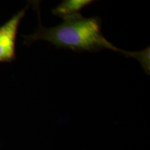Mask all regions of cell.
I'll return each mask as SVG.
<instances>
[{
    "mask_svg": "<svg viewBox=\"0 0 150 150\" xmlns=\"http://www.w3.org/2000/svg\"><path fill=\"white\" fill-rule=\"evenodd\" d=\"M26 8L19 11L0 27V63L16 59V42L19 26L25 16Z\"/></svg>",
    "mask_w": 150,
    "mask_h": 150,
    "instance_id": "7a4b0ae2",
    "label": "cell"
},
{
    "mask_svg": "<svg viewBox=\"0 0 150 150\" xmlns=\"http://www.w3.org/2000/svg\"><path fill=\"white\" fill-rule=\"evenodd\" d=\"M93 2L91 0H65L52 10V13L64 20L81 14L82 9Z\"/></svg>",
    "mask_w": 150,
    "mask_h": 150,
    "instance_id": "3957f363",
    "label": "cell"
},
{
    "mask_svg": "<svg viewBox=\"0 0 150 150\" xmlns=\"http://www.w3.org/2000/svg\"><path fill=\"white\" fill-rule=\"evenodd\" d=\"M39 25L33 34L24 36V43L31 45L38 40H45L56 48L68 49L74 52L88 51L96 52L104 49L112 50L125 56L132 57L140 62L146 73L149 74L150 49L141 52H129L120 50L106 40L101 31L99 17L84 18L81 14L63 20V22L54 27H44L41 24L39 1L36 2Z\"/></svg>",
    "mask_w": 150,
    "mask_h": 150,
    "instance_id": "6da1fadb",
    "label": "cell"
}]
</instances>
